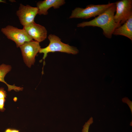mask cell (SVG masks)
I'll return each mask as SVG.
<instances>
[{"label": "cell", "mask_w": 132, "mask_h": 132, "mask_svg": "<svg viewBox=\"0 0 132 132\" xmlns=\"http://www.w3.org/2000/svg\"><path fill=\"white\" fill-rule=\"evenodd\" d=\"M23 29L33 39L39 43L47 38V31L45 28L35 22L23 26Z\"/></svg>", "instance_id": "ba28073f"}, {"label": "cell", "mask_w": 132, "mask_h": 132, "mask_svg": "<svg viewBox=\"0 0 132 132\" xmlns=\"http://www.w3.org/2000/svg\"><path fill=\"white\" fill-rule=\"evenodd\" d=\"M38 13V9L36 7L24 5L21 3L16 14L21 24L23 26L35 22V18Z\"/></svg>", "instance_id": "52a82bcc"}, {"label": "cell", "mask_w": 132, "mask_h": 132, "mask_svg": "<svg viewBox=\"0 0 132 132\" xmlns=\"http://www.w3.org/2000/svg\"><path fill=\"white\" fill-rule=\"evenodd\" d=\"M5 101V99H0V111H4L5 110L4 108V103Z\"/></svg>", "instance_id": "5bb4252c"}, {"label": "cell", "mask_w": 132, "mask_h": 132, "mask_svg": "<svg viewBox=\"0 0 132 132\" xmlns=\"http://www.w3.org/2000/svg\"><path fill=\"white\" fill-rule=\"evenodd\" d=\"M65 3L64 0H45L39 1L36 3V7L38 9V14L39 15H47L48 10L53 7L54 9L59 8Z\"/></svg>", "instance_id": "9c48e42d"}, {"label": "cell", "mask_w": 132, "mask_h": 132, "mask_svg": "<svg viewBox=\"0 0 132 132\" xmlns=\"http://www.w3.org/2000/svg\"><path fill=\"white\" fill-rule=\"evenodd\" d=\"M93 122L92 118L91 117L84 125L82 130V132H88L89 127Z\"/></svg>", "instance_id": "7c38bea8"}, {"label": "cell", "mask_w": 132, "mask_h": 132, "mask_svg": "<svg viewBox=\"0 0 132 132\" xmlns=\"http://www.w3.org/2000/svg\"><path fill=\"white\" fill-rule=\"evenodd\" d=\"M112 34L125 36L132 40V15L123 25L116 28Z\"/></svg>", "instance_id": "30bf717a"}, {"label": "cell", "mask_w": 132, "mask_h": 132, "mask_svg": "<svg viewBox=\"0 0 132 132\" xmlns=\"http://www.w3.org/2000/svg\"><path fill=\"white\" fill-rule=\"evenodd\" d=\"M48 38L49 41L48 45L45 47L41 48L39 52L44 54L43 59L44 60L48 53L50 52H59L73 55L77 54L78 53L77 48L63 43L60 38L55 34H50Z\"/></svg>", "instance_id": "7a4b0ae2"}, {"label": "cell", "mask_w": 132, "mask_h": 132, "mask_svg": "<svg viewBox=\"0 0 132 132\" xmlns=\"http://www.w3.org/2000/svg\"><path fill=\"white\" fill-rule=\"evenodd\" d=\"M19 47L25 63L30 68L34 65L35 57L41 48L39 43L33 40L25 42Z\"/></svg>", "instance_id": "8992f818"}, {"label": "cell", "mask_w": 132, "mask_h": 132, "mask_svg": "<svg viewBox=\"0 0 132 132\" xmlns=\"http://www.w3.org/2000/svg\"><path fill=\"white\" fill-rule=\"evenodd\" d=\"M115 3L116 8L114 20L120 27L132 15V0H119Z\"/></svg>", "instance_id": "5b68a950"}, {"label": "cell", "mask_w": 132, "mask_h": 132, "mask_svg": "<svg viewBox=\"0 0 132 132\" xmlns=\"http://www.w3.org/2000/svg\"><path fill=\"white\" fill-rule=\"evenodd\" d=\"M115 3L102 13L94 19L89 21L83 22L78 24V27L86 26L97 27L103 30V34L107 38H111L113 32L119 27L115 22L114 18L116 11Z\"/></svg>", "instance_id": "6da1fadb"}, {"label": "cell", "mask_w": 132, "mask_h": 132, "mask_svg": "<svg viewBox=\"0 0 132 132\" xmlns=\"http://www.w3.org/2000/svg\"><path fill=\"white\" fill-rule=\"evenodd\" d=\"M11 66L4 64L0 65V82L5 84L8 87V90L10 91L13 90L16 91L22 90V87L16 86L14 85H10L8 84L4 80V78L6 75L11 70Z\"/></svg>", "instance_id": "8fae6325"}, {"label": "cell", "mask_w": 132, "mask_h": 132, "mask_svg": "<svg viewBox=\"0 0 132 132\" xmlns=\"http://www.w3.org/2000/svg\"><path fill=\"white\" fill-rule=\"evenodd\" d=\"M1 31L9 39L15 43L17 47H20L25 42L33 40L32 38L23 29H20L8 25L1 28Z\"/></svg>", "instance_id": "277c9868"}, {"label": "cell", "mask_w": 132, "mask_h": 132, "mask_svg": "<svg viewBox=\"0 0 132 132\" xmlns=\"http://www.w3.org/2000/svg\"><path fill=\"white\" fill-rule=\"evenodd\" d=\"M4 132H19V131L16 129L8 128L6 129Z\"/></svg>", "instance_id": "9a60e30c"}, {"label": "cell", "mask_w": 132, "mask_h": 132, "mask_svg": "<svg viewBox=\"0 0 132 132\" xmlns=\"http://www.w3.org/2000/svg\"><path fill=\"white\" fill-rule=\"evenodd\" d=\"M0 3H6V0H0Z\"/></svg>", "instance_id": "2e32d148"}, {"label": "cell", "mask_w": 132, "mask_h": 132, "mask_svg": "<svg viewBox=\"0 0 132 132\" xmlns=\"http://www.w3.org/2000/svg\"><path fill=\"white\" fill-rule=\"evenodd\" d=\"M113 3L109 2L107 4H90L87 6L85 8L76 7L72 11L69 18L88 19L98 16L111 6Z\"/></svg>", "instance_id": "3957f363"}, {"label": "cell", "mask_w": 132, "mask_h": 132, "mask_svg": "<svg viewBox=\"0 0 132 132\" xmlns=\"http://www.w3.org/2000/svg\"><path fill=\"white\" fill-rule=\"evenodd\" d=\"M7 96V92L4 88L2 87L0 88V99H5Z\"/></svg>", "instance_id": "4fadbf2b"}]
</instances>
